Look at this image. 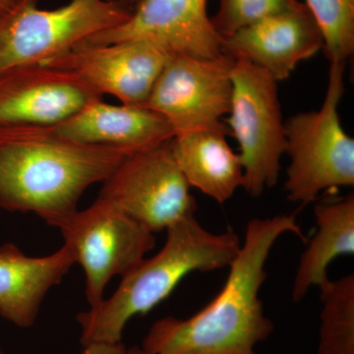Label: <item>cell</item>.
<instances>
[{"label":"cell","mask_w":354,"mask_h":354,"mask_svg":"<svg viewBox=\"0 0 354 354\" xmlns=\"http://www.w3.org/2000/svg\"><path fill=\"white\" fill-rule=\"evenodd\" d=\"M230 128L201 129L176 135L171 150L190 187L223 204L243 187L244 171L239 153L227 141Z\"/></svg>","instance_id":"16"},{"label":"cell","mask_w":354,"mask_h":354,"mask_svg":"<svg viewBox=\"0 0 354 354\" xmlns=\"http://www.w3.org/2000/svg\"><path fill=\"white\" fill-rule=\"evenodd\" d=\"M298 0H220L212 23L225 39L258 21L295 6Z\"/></svg>","instance_id":"20"},{"label":"cell","mask_w":354,"mask_h":354,"mask_svg":"<svg viewBox=\"0 0 354 354\" xmlns=\"http://www.w3.org/2000/svg\"><path fill=\"white\" fill-rule=\"evenodd\" d=\"M82 354H131V351L127 348L122 342L94 344L84 346Z\"/></svg>","instance_id":"21"},{"label":"cell","mask_w":354,"mask_h":354,"mask_svg":"<svg viewBox=\"0 0 354 354\" xmlns=\"http://www.w3.org/2000/svg\"><path fill=\"white\" fill-rule=\"evenodd\" d=\"M171 143L125 158L102 183L97 197L111 203L153 234L197 211L196 200L177 165Z\"/></svg>","instance_id":"8"},{"label":"cell","mask_w":354,"mask_h":354,"mask_svg":"<svg viewBox=\"0 0 354 354\" xmlns=\"http://www.w3.org/2000/svg\"><path fill=\"white\" fill-rule=\"evenodd\" d=\"M0 354H6L4 353L3 349L1 348V346H0Z\"/></svg>","instance_id":"25"},{"label":"cell","mask_w":354,"mask_h":354,"mask_svg":"<svg viewBox=\"0 0 354 354\" xmlns=\"http://www.w3.org/2000/svg\"><path fill=\"white\" fill-rule=\"evenodd\" d=\"M346 64H330L329 82L321 109L285 121L286 153L290 165L285 190L290 201H316L324 191L354 185V140L339 120Z\"/></svg>","instance_id":"4"},{"label":"cell","mask_w":354,"mask_h":354,"mask_svg":"<svg viewBox=\"0 0 354 354\" xmlns=\"http://www.w3.org/2000/svg\"><path fill=\"white\" fill-rule=\"evenodd\" d=\"M318 288L322 302L319 354H354L353 274L329 279Z\"/></svg>","instance_id":"18"},{"label":"cell","mask_w":354,"mask_h":354,"mask_svg":"<svg viewBox=\"0 0 354 354\" xmlns=\"http://www.w3.org/2000/svg\"><path fill=\"white\" fill-rule=\"evenodd\" d=\"M75 263L65 243L43 257L26 255L13 243L0 246V315L17 327H31L48 291Z\"/></svg>","instance_id":"15"},{"label":"cell","mask_w":354,"mask_h":354,"mask_svg":"<svg viewBox=\"0 0 354 354\" xmlns=\"http://www.w3.org/2000/svg\"><path fill=\"white\" fill-rule=\"evenodd\" d=\"M207 3L208 0H138L124 23L83 43L145 41L169 55L218 57L225 53L223 38L209 17Z\"/></svg>","instance_id":"10"},{"label":"cell","mask_w":354,"mask_h":354,"mask_svg":"<svg viewBox=\"0 0 354 354\" xmlns=\"http://www.w3.org/2000/svg\"><path fill=\"white\" fill-rule=\"evenodd\" d=\"M130 155L84 145L50 127L0 125V207L32 213L60 230L93 184L104 183Z\"/></svg>","instance_id":"2"},{"label":"cell","mask_w":354,"mask_h":354,"mask_svg":"<svg viewBox=\"0 0 354 354\" xmlns=\"http://www.w3.org/2000/svg\"><path fill=\"white\" fill-rule=\"evenodd\" d=\"M234 64L225 51L215 58L169 55L145 106L169 121L174 136L227 127L221 118L232 106Z\"/></svg>","instance_id":"9"},{"label":"cell","mask_w":354,"mask_h":354,"mask_svg":"<svg viewBox=\"0 0 354 354\" xmlns=\"http://www.w3.org/2000/svg\"><path fill=\"white\" fill-rule=\"evenodd\" d=\"M169 57L145 41L82 43L44 64L73 72L99 94L114 95L121 104L145 106Z\"/></svg>","instance_id":"11"},{"label":"cell","mask_w":354,"mask_h":354,"mask_svg":"<svg viewBox=\"0 0 354 354\" xmlns=\"http://www.w3.org/2000/svg\"><path fill=\"white\" fill-rule=\"evenodd\" d=\"M60 136L84 145L109 147L128 155L144 152L174 138L169 121L144 106L91 102L68 120L50 127Z\"/></svg>","instance_id":"14"},{"label":"cell","mask_w":354,"mask_h":354,"mask_svg":"<svg viewBox=\"0 0 354 354\" xmlns=\"http://www.w3.org/2000/svg\"><path fill=\"white\" fill-rule=\"evenodd\" d=\"M314 215L317 232L302 253L293 281L295 302L330 279L328 268L335 258L354 253L353 194L316 205Z\"/></svg>","instance_id":"17"},{"label":"cell","mask_w":354,"mask_h":354,"mask_svg":"<svg viewBox=\"0 0 354 354\" xmlns=\"http://www.w3.org/2000/svg\"><path fill=\"white\" fill-rule=\"evenodd\" d=\"M320 28L330 64H346L354 51V0H305Z\"/></svg>","instance_id":"19"},{"label":"cell","mask_w":354,"mask_h":354,"mask_svg":"<svg viewBox=\"0 0 354 354\" xmlns=\"http://www.w3.org/2000/svg\"><path fill=\"white\" fill-rule=\"evenodd\" d=\"M230 78L227 127L239 145L243 188L257 198L278 183L286 150L278 82L269 72L244 58H234Z\"/></svg>","instance_id":"6"},{"label":"cell","mask_w":354,"mask_h":354,"mask_svg":"<svg viewBox=\"0 0 354 354\" xmlns=\"http://www.w3.org/2000/svg\"><path fill=\"white\" fill-rule=\"evenodd\" d=\"M165 230L167 241L157 254L142 260L122 277L111 297L78 314L83 348L121 342L133 317L145 315L155 308L191 272L228 268L241 248L235 232H209L195 215L176 221Z\"/></svg>","instance_id":"3"},{"label":"cell","mask_w":354,"mask_h":354,"mask_svg":"<svg viewBox=\"0 0 354 354\" xmlns=\"http://www.w3.org/2000/svg\"><path fill=\"white\" fill-rule=\"evenodd\" d=\"M223 50L269 72L277 82L290 78L302 60L324 48L320 28L306 4L298 1L223 39Z\"/></svg>","instance_id":"13"},{"label":"cell","mask_w":354,"mask_h":354,"mask_svg":"<svg viewBox=\"0 0 354 354\" xmlns=\"http://www.w3.org/2000/svg\"><path fill=\"white\" fill-rule=\"evenodd\" d=\"M25 0H0V16L11 12Z\"/></svg>","instance_id":"22"},{"label":"cell","mask_w":354,"mask_h":354,"mask_svg":"<svg viewBox=\"0 0 354 354\" xmlns=\"http://www.w3.org/2000/svg\"><path fill=\"white\" fill-rule=\"evenodd\" d=\"M109 1L118 2V3L121 4V6L132 10L133 7L138 2V0H109Z\"/></svg>","instance_id":"23"},{"label":"cell","mask_w":354,"mask_h":354,"mask_svg":"<svg viewBox=\"0 0 354 354\" xmlns=\"http://www.w3.org/2000/svg\"><path fill=\"white\" fill-rule=\"evenodd\" d=\"M102 99L68 70L26 65L0 73V125L53 127Z\"/></svg>","instance_id":"12"},{"label":"cell","mask_w":354,"mask_h":354,"mask_svg":"<svg viewBox=\"0 0 354 354\" xmlns=\"http://www.w3.org/2000/svg\"><path fill=\"white\" fill-rule=\"evenodd\" d=\"M131 10L109 0H71L53 10L25 0L0 16V73L44 64L86 39L124 23Z\"/></svg>","instance_id":"5"},{"label":"cell","mask_w":354,"mask_h":354,"mask_svg":"<svg viewBox=\"0 0 354 354\" xmlns=\"http://www.w3.org/2000/svg\"><path fill=\"white\" fill-rule=\"evenodd\" d=\"M286 234L307 241L295 215L249 221L218 295L190 318L169 316L153 323L141 348L148 354H256V346L274 330L259 297L266 263Z\"/></svg>","instance_id":"1"},{"label":"cell","mask_w":354,"mask_h":354,"mask_svg":"<svg viewBox=\"0 0 354 354\" xmlns=\"http://www.w3.org/2000/svg\"><path fill=\"white\" fill-rule=\"evenodd\" d=\"M130 351H131V354H148L143 349L139 348H131Z\"/></svg>","instance_id":"24"},{"label":"cell","mask_w":354,"mask_h":354,"mask_svg":"<svg viewBox=\"0 0 354 354\" xmlns=\"http://www.w3.org/2000/svg\"><path fill=\"white\" fill-rule=\"evenodd\" d=\"M59 230L85 272L90 308L104 299L111 279L131 272L156 244L153 232L100 198L78 209Z\"/></svg>","instance_id":"7"}]
</instances>
